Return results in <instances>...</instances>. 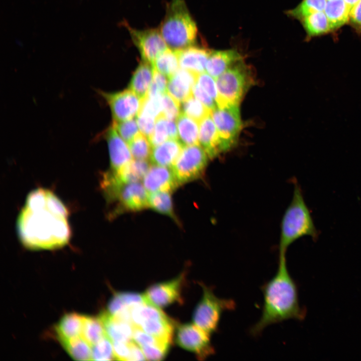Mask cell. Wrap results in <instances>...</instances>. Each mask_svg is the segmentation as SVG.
<instances>
[{
	"mask_svg": "<svg viewBox=\"0 0 361 361\" xmlns=\"http://www.w3.org/2000/svg\"><path fill=\"white\" fill-rule=\"evenodd\" d=\"M17 228L22 243L33 250L61 248L71 236L66 207L53 193L42 188L28 194Z\"/></svg>",
	"mask_w": 361,
	"mask_h": 361,
	"instance_id": "1",
	"label": "cell"
},
{
	"mask_svg": "<svg viewBox=\"0 0 361 361\" xmlns=\"http://www.w3.org/2000/svg\"><path fill=\"white\" fill-rule=\"evenodd\" d=\"M263 303L258 321L250 329V334L259 335L267 326L288 319L301 320L305 316L299 304L296 284L288 272L286 255H279L274 276L262 287Z\"/></svg>",
	"mask_w": 361,
	"mask_h": 361,
	"instance_id": "2",
	"label": "cell"
},
{
	"mask_svg": "<svg viewBox=\"0 0 361 361\" xmlns=\"http://www.w3.org/2000/svg\"><path fill=\"white\" fill-rule=\"evenodd\" d=\"M318 235L300 186L296 183L292 200L281 220L279 255H286L288 248L299 238L310 236L316 240Z\"/></svg>",
	"mask_w": 361,
	"mask_h": 361,
	"instance_id": "3",
	"label": "cell"
},
{
	"mask_svg": "<svg viewBox=\"0 0 361 361\" xmlns=\"http://www.w3.org/2000/svg\"><path fill=\"white\" fill-rule=\"evenodd\" d=\"M159 30L171 49L179 50L194 45L197 27L185 0H171L169 3Z\"/></svg>",
	"mask_w": 361,
	"mask_h": 361,
	"instance_id": "4",
	"label": "cell"
},
{
	"mask_svg": "<svg viewBox=\"0 0 361 361\" xmlns=\"http://www.w3.org/2000/svg\"><path fill=\"white\" fill-rule=\"evenodd\" d=\"M104 197L113 209L111 217L123 211H139L148 207V193L140 182L110 183L102 189Z\"/></svg>",
	"mask_w": 361,
	"mask_h": 361,
	"instance_id": "5",
	"label": "cell"
},
{
	"mask_svg": "<svg viewBox=\"0 0 361 361\" xmlns=\"http://www.w3.org/2000/svg\"><path fill=\"white\" fill-rule=\"evenodd\" d=\"M200 285L203 294L194 311L193 322L211 335L218 330L223 313L234 309L236 303L232 299L217 297L212 288Z\"/></svg>",
	"mask_w": 361,
	"mask_h": 361,
	"instance_id": "6",
	"label": "cell"
},
{
	"mask_svg": "<svg viewBox=\"0 0 361 361\" xmlns=\"http://www.w3.org/2000/svg\"><path fill=\"white\" fill-rule=\"evenodd\" d=\"M242 61L237 62L216 79L218 107L238 105L252 83L249 69Z\"/></svg>",
	"mask_w": 361,
	"mask_h": 361,
	"instance_id": "7",
	"label": "cell"
},
{
	"mask_svg": "<svg viewBox=\"0 0 361 361\" xmlns=\"http://www.w3.org/2000/svg\"><path fill=\"white\" fill-rule=\"evenodd\" d=\"M208 155L199 144L184 146L171 168L179 184L201 177L207 166Z\"/></svg>",
	"mask_w": 361,
	"mask_h": 361,
	"instance_id": "8",
	"label": "cell"
},
{
	"mask_svg": "<svg viewBox=\"0 0 361 361\" xmlns=\"http://www.w3.org/2000/svg\"><path fill=\"white\" fill-rule=\"evenodd\" d=\"M217 129L222 152L232 148L237 142L241 128L238 105L217 107L211 112Z\"/></svg>",
	"mask_w": 361,
	"mask_h": 361,
	"instance_id": "9",
	"label": "cell"
},
{
	"mask_svg": "<svg viewBox=\"0 0 361 361\" xmlns=\"http://www.w3.org/2000/svg\"><path fill=\"white\" fill-rule=\"evenodd\" d=\"M211 335L195 323L179 325L175 342L180 347L194 353L199 360H204L215 353Z\"/></svg>",
	"mask_w": 361,
	"mask_h": 361,
	"instance_id": "10",
	"label": "cell"
},
{
	"mask_svg": "<svg viewBox=\"0 0 361 361\" xmlns=\"http://www.w3.org/2000/svg\"><path fill=\"white\" fill-rule=\"evenodd\" d=\"M125 25L142 60L152 64L157 56L168 48L159 29L137 30L132 28L127 24Z\"/></svg>",
	"mask_w": 361,
	"mask_h": 361,
	"instance_id": "11",
	"label": "cell"
},
{
	"mask_svg": "<svg viewBox=\"0 0 361 361\" xmlns=\"http://www.w3.org/2000/svg\"><path fill=\"white\" fill-rule=\"evenodd\" d=\"M109 105L114 121H123L133 118L138 114L143 102L130 89L115 93L100 91Z\"/></svg>",
	"mask_w": 361,
	"mask_h": 361,
	"instance_id": "12",
	"label": "cell"
},
{
	"mask_svg": "<svg viewBox=\"0 0 361 361\" xmlns=\"http://www.w3.org/2000/svg\"><path fill=\"white\" fill-rule=\"evenodd\" d=\"M186 275V272L184 271L170 280L149 286L144 293L149 302L159 308L175 302L181 303L183 301L182 291Z\"/></svg>",
	"mask_w": 361,
	"mask_h": 361,
	"instance_id": "13",
	"label": "cell"
},
{
	"mask_svg": "<svg viewBox=\"0 0 361 361\" xmlns=\"http://www.w3.org/2000/svg\"><path fill=\"white\" fill-rule=\"evenodd\" d=\"M142 184L148 193H171L179 185L170 167L154 164L150 166L142 179Z\"/></svg>",
	"mask_w": 361,
	"mask_h": 361,
	"instance_id": "14",
	"label": "cell"
},
{
	"mask_svg": "<svg viewBox=\"0 0 361 361\" xmlns=\"http://www.w3.org/2000/svg\"><path fill=\"white\" fill-rule=\"evenodd\" d=\"M104 136L108 147L110 169L117 171L132 159L129 147L112 125L105 131Z\"/></svg>",
	"mask_w": 361,
	"mask_h": 361,
	"instance_id": "15",
	"label": "cell"
},
{
	"mask_svg": "<svg viewBox=\"0 0 361 361\" xmlns=\"http://www.w3.org/2000/svg\"><path fill=\"white\" fill-rule=\"evenodd\" d=\"M199 75L189 70L178 68L169 78L167 92L180 103L193 95V88L197 82Z\"/></svg>",
	"mask_w": 361,
	"mask_h": 361,
	"instance_id": "16",
	"label": "cell"
},
{
	"mask_svg": "<svg viewBox=\"0 0 361 361\" xmlns=\"http://www.w3.org/2000/svg\"><path fill=\"white\" fill-rule=\"evenodd\" d=\"M176 51L179 67L198 75L203 73L206 69L211 53L210 50L194 45Z\"/></svg>",
	"mask_w": 361,
	"mask_h": 361,
	"instance_id": "17",
	"label": "cell"
},
{
	"mask_svg": "<svg viewBox=\"0 0 361 361\" xmlns=\"http://www.w3.org/2000/svg\"><path fill=\"white\" fill-rule=\"evenodd\" d=\"M199 125V141L210 159L222 153L218 132L211 114L204 119Z\"/></svg>",
	"mask_w": 361,
	"mask_h": 361,
	"instance_id": "18",
	"label": "cell"
},
{
	"mask_svg": "<svg viewBox=\"0 0 361 361\" xmlns=\"http://www.w3.org/2000/svg\"><path fill=\"white\" fill-rule=\"evenodd\" d=\"M241 61L242 56L234 50L211 51L206 70L210 75L216 79L226 70Z\"/></svg>",
	"mask_w": 361,
	"mask_h": 361,
	"instance_id": "19",
	"label": "cell"
},
{
	"mask_svg": "<svg viewBox=\"0 0 361 361\" xmlns=\"http://www.w3.org/2000/svg\"><path fill=\"white\" fill-rule=\"evenodd\" d=\"M184 145L178 139H169L152 148L150 156L153 164L171 167Z\"/></svg>",
	"mask_w": 361,
	"mask_h": 361,
	"instance_id": "20",
	"label": "cell"
},
{
	"mask_svg": "<svg viewBox=\"0 0 361 361\" xmlns=\"http://www.w3.org/2000/svg\"><path fill=\"white\" fill-rule=\"evenodd\" d=\"M99 317L107 336L112 341L128 342L131 341L134 328L131 323L117 319L107 311L102 312Z\"/></svg>",
	"mask_w": 361,
	"mask_h": 361,
	"instance_id": "21",
	"label": "cell"
},
{
	"mask_svg": "<svg viewBox=\"0 0 361 361\" xmlns=\"http://www.w3.org/2000/svg\"><path fill=\"white\" fill-rule=\"evenodd\" d=\"M153 73L152 65L142 60L134 72L129 83V89L143 101L147 97Z\"/></svg>",
	"mask_w": 361,
	"mask_h": 361,
	"instance_id": "22",
	"label": "cell"
},
{
	"mask_svg": "<svg viewBox=\"0 0 361 361\" xmlns=\"http://www.w3.org/2000/svg\"><path fill=\"white\" fill-rule=\"evenodd\" d=\"M83 318L76 313L65 314L55 327L58 340L61 342L82 336Z\"/></svg>",
	"mask_w": 361,
	"mask_h": 361,
	"instance_id": "23",
	"label": "cell"
},
{
	"mask_svg": "<svg viewBox=\"0 0 361 361\" xmlns=\"http://www.w3.org/2000/svg\"><path fill=\"white\" fill-rule=\"evenodd\" d=\"M350 10L344 0H327L324 12L331 32L349 23Z\"/></svg>",
	"mask_w": 361,
	"mask_h": 361,
	"instance_id": "24",
	"label": "cell"
},
{
	"mask_svg": "<svg viewBox=\"0 0 361 361\" xmlns=\"http://www.w3.org/2000/svg\"><path fill=\"white\" fill-rule=\"evenodd\" d=\"M150 166L146 159H134L117 171L110 170L122 183L129 184L142 180Z\"/></svg>",
	"mask_w": 361,
	"mask_h": 361,
	"instance_id": "25",
	"label": "cell"
},
{
	"mask_svg": "<svg viewBox=\"0 0 361 361\" xmlns=\"http://www.w3.org/2000/svg\"><path fill=\"white\" fill-rule=\"evenodd\" d=\"M199 123L181 112L176 119L179 140L184 146L199 144Z\"/></svg>",
	"mask_w": 361,
	"mask_h": 361,
	"instance_id": "26",
	"label": "cell"
},
{
	"mask_svg": "<svg viewBox=\"0 0 361 361\" xmlns=\"http://www.w3.org/2000/svg\"><path fill=\"white\" fill-rule=\"evenodd\" d=\"M300 21L308 39L331 32L324 11L309 15Z\"/></svg>",
	"mask_w": 361,
	"mask_h": 361,
	"instance_id": "27",
	"label": "cell"
},
{
	"mask_svg": "<svg viewBox=\"0 0 361 361\" xmlns=\"http://www.w3.org/2000/svg\"><path fill=\"white\" fill-rule=\"evenodd\" d=\"M174 322L170 318L166 319H146L140 328L146 333L169 343L172 340Z\"/></svg>",
	"mask_w": 361,
	"mask_h": 361,
	"instance_id": "28",
	"label": "cell"
},
{
	"mask_svg": "<svg viewBox=\"0 0 361 361\" xmlns=\"http://www.w3.org/2000/svg\"><path fill=\"white\" fill-rule=\"evenodd\" d=\"M107 336L104 325L99 316L84 315L82 337L91 346Z\"/></svg>",
	"mask_w": 361,
	"mask_h": 361,
	"instance_id": "29",
	"label": "cell"
},
{
	"mask_svg": "<svg viewBox=\"0 0 361 361\" xmlns=\"http://www.w3.org/2000/svg\"><path fill=\"white\" fill-rule=\"evenodd\" d=\"M152 65L155 70L170 78L179 67L176 51L167 48L157 56Z\"/></svg>",
	"mask_w": 361,
	"mask_h": 361,
	"instance_id": "30",
	"label": "cell"
},
{
	"mask_svg": "<svg viewBox=\"0 0 361 361\" xmlns=\"http://www.w3.org/2000/svg\"><path fill=\"white\" fill-rule=\"evenodd\" d=\"M64 349L77 360H92L91 345L82 336L60 342Z\"/></svg>",
	"mask_w": 361,
	"mask_h": 361,
	"instance_id": "31",
	"label": "cell"
},
{
	"mask_svg": "<svg viewBox=\"0 0 361 361\" xmlns=\"http://www.w3.org/2000/svg\"><path fill=\"white\" fill-rule=\"evenodd\" d=\"M148 202L149 208L157 212L175 219L170 192L149 193Z\"/></svg>",
	"mask_w": 361,
	"mask_h": 361,
	"instance_id": "32",
	"label": "cell"
},
{
	"mask_svg": "<svg viewBox=\"0 0 361 361\" xmlns=\"http://www.w3.org/2000/svg\"><path fill=\"white\" fill-rule=\"evenodd\" d=\"M182 112L200 123L211 111L193 95L180 103Z\"/></svg>",
	"mask_w": 361,
	"mask_h": 361,
	"instance_id": "33",
	"label": "cell"
},
{
	"mask_svg": "<svg viewBox=\"0 0 361 361\" xmlns=\"http://www.w3.org/2000/svg\"><path fill=\"white\" fill-rule=\"evenodd\" d=\"M327 0H302L289 14L293 17L301 20L314 13L324 11Z\"/></svg>",
	"mask_w": 361,
	"mask_h": 361,
	"instance_id": "34",
	"label": "cell"
},
{
	"mask_svg": "<svg viewBox=\"0 0 361 361\" xmlns=\"http://www.w3.org/2000/svg\"><path fill=\"white\" fill-rule=\"evenodd\" d=\"M134 159H146L150 157L152 146L148 138L141 132L128 143Z\"/></svg>",
	"mask_w": 361,
	"mask_h": 361,
	"instance_id": "35",
	"label": "cell"
},
{
	"mask_svg": "<svg viewBox=\"0 0 361 361\" xmlns=\"http://www.w3.org/2000/svg\"><path fill=\"white\" fill-rule=\"evenodd\" d=\"M168 119L160 115L155 120L154 131L149 141L152 148L170 139Z\"/></svg>",
	"mask_w": 361,
	"mask_h": 361,
	"instance_id": "36",
	"label": "cell"
},
{
	"mask_svg": "<svg viewBox=\"0 0 361 361\" xmlns=\"http://www.w3.org/2000/svg\"><path fill=\"white\" fill-rule=\"evenodd\" d=\"M115 358L112 342L107 336L92 346V359L110 360Z\"/></svg>",
	"mask_w": 361,
	"mask_h": 361,
	"instance_id": "37",
	"label": "cell"
},
{
	"mask_svg": "<svg viewBox=\"0 0 361 361\" xmlns=\"http://www.w3.org/2000/svg\"><path fill=\"white\" fill-rule=\"evenodd\" d=\"M112 125L127 144L139 132L136 119L134 118L123 121H113Z\"/></svg>",
	"mask_w": 361,
	"mask_h": 361,
	"instance_id": "38",
	"label": "cell"
},
{
	"mask_svg": "<svg viewBox=\"0 0 361 361\" xmlns=\"http://www.w3.org/2000/svg\"><path fill=\"white\" fill-rule=\"evenodd\" d=\"M132 339L140 346L156 345L169 348L170 343L149 334L139 327L134 326Z\"/></svg>",
	"mask_w": 361,
	"mask_h": 361,
	"instance_id": "39",
	"label": "cell"
},
{
	"mask_svg": "<svg viewBox=\"0 0 361 361\" xmlns=\"http://www.w3.org/2000/svg\"><path fill=\"white\" fill-rule=\"evenodd\" d=\"M161 115L167 119L174 120L180 113V103L167 93L162 95Z\"/></svg>",
	"mask_w": 361,
	"mask_h": 361,
	"instance_id": "40",
	"label": "cell"
},
{
	"mask_svg": "<svg viewBox=\"0 0 361 361\" xmlns=\"http://www.w3.org/2000/svg\"><path fill=\"white\" fill-rule=\"evenodd\" d=\"M167 84L166 76L154 68L153 77L147 97L164 94L167 91Z\"/></svg>",
	"mask_w": 361,
	"mask_h": 361,
	"instance_id": "41",
	"label": "cell"
},
{
	"mask_svg": "<svg viewBox=\"0 0 361 361\" xmlns=\"http://www.w3.org/2000/svg\"><path fill=\"white\" fill-rule=\"evenodd\" d=\"M197 82L217 103L218 92L217 84L213 77L208 73L203 72L199 75Z\"/></svg>",
	"mask_w": 361,
	"mask_h": 361,
	"instance_id": "42",
	"label": "cell"
},
{
	"mask_svg": "<svg viewBox=\"0 0 361 361\" xmlns=\"http://www.w3.org/2000/svg\"><path fill=\"white\" fill-rule=\"evenodd\" d=\"M124 304L128 307L150 303L145 294L130 292H117Z\"/></svg>",
	"mask_w": 361,
	"mask_h": 361,
	"instance_id": "43",
	"label": "cell"
},
{
	"mask_svg": "<svg viewBox=\"0 0 361 361\" xmlns=\"http://www.w3.org/2000/svg\"><path fill=\"white\" fill-rule=\"evenodd\" d=\"M136 119L141 132L149 140L154 131L156 119L141 113H138Z\"/></svg>",
	"mask_w": 361,
	"mask_h": 361,
	"instance_id": "44",
	"label": "cell"
},
{
	"mask_svg": "<svg viewBox=\"0 0 361 361\" xmlns=\"http://www.w3.org/2000/svg\"><path fill=\"white\" fill-rule=\"evenodd\" d=\"M146 360H160L163 359L168 352L169 348L156 345L140 346Z\"/></svg>",
	"mask_w": 361,
	"mask_h": 361,
	"instance_id": "45",
	"label": "cell"
},
{
	"mask_svg": "<svg viewBox=\"0 0 361 361\" xmlns=\"http://www.w3.org/2000/svg\"><path fill=\"white\" fill-rule=\"evenodd\" d=\"M193 94L211 111L217 107L215 100L200 86L197 82L193 88Z\"/></svg>",
	"mask_w": 361,
	"mask_h": 361,
	"instance_id": "46",
	"label": "cell"
},
{
	"mask_svg": "<svg viewBox=\"0 0 361 361\" xmlns=\"http://www.w3.org/2000/svg\"><path fill=\"white\" fill-rule=\"evenodd\" d=\"M115 359L129 360L130 357V342L112 341Z\"/></svg>",
	"mask_w": 361,
	"mask_h": 361,
	"instance_id": "47",
	"label": "cell"
},
{
	"mask_svg": "<svg viewBox=\"0 0 361 361\" xmlns=\"http://www.w3.org/2000/svg\"><path fill=\"white\" fill-rule=\"evenodd\" d=\"M348 24L357 33L361 34V0L351 9Z\"/></svg>",
	"mask_w": 361,
	"mask_h": 361,
	"instance_id": "48",
	"label": "cell"
},
{
	"mask_svg": "<svg viewBox=\"0 0 361 361\" xmlns=\"http://www.w3.org/2000/svg\"><path fill=\"white\" fill-rule=\"evenodd\" d=\"M126 306L120 297L116 292L110 299L108 304L107 312L112 316L116 315L122 309Z\"/></svg>",
	"mask_w": 361,
	"mask_h": 361,
	"instance_id": "49",
	"label": "cell"
},
{
	"mask_svg": "<svg viewBox=\"0 0 361 361\" xmlns=\"http://www.w3.org/2000/svg\"><path fill=\"white\" fill-rule=\"evenodd\" d=\"M130 357L129 360H146L143 351L140 346L134 341H130Z\"/></svg>",
	"mask_w": 361,
	"mask_h": 361,
	"instance_id": "50",
	"label": "cell"
},
{
	"mask_svg": "<svg viewBox=\"0 0 361 361\" xmlns=\"http://www.w3.org/2000/svg\"><path fill=\"white\" fill-rule=\"evenodd\" d=\"M350 9L359 1V0H344ZM351 11V10H350Z\"/></svg>",
	"mask_w": 361,
	"mask_h": 361,
	"instance_id": "51",
	"label": "cell"
}]
</instances>
